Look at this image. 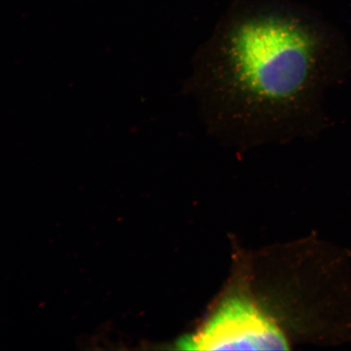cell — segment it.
<instances>
[{
  "label": "cell",
  "instance_id": "cell-2",
  "mask_svg": "<svg viewBox=\"0 0 351 351\" xmlns=\"http://www.w3.org/2000/svg\"><path fill=\"white\" fill-rule=\"evenodd\" d=\"M178 345L189 350L288 349L287 339L273 320L241 298L222 302L199 332Z\"/></svg>",
  "mask_w": 351,
  "mask_h": 351
},
{
  "label": "cell",
  "instance_id": "cell-1",
  "mask_svg": "<svg viewBox=\"0 0 351 351\" xmlns=\"http://www.w3.org/2000/svg\"><path fill=\"white\" fill-rule=\"evenodd\" d=\"M330 49L306 10L237 7L197 51L189 90L206 128L227 147L306 139L318 130Z\"/></svg>",
  "mask_w": 351,
  "mask_h": 351
}]
</instances>
